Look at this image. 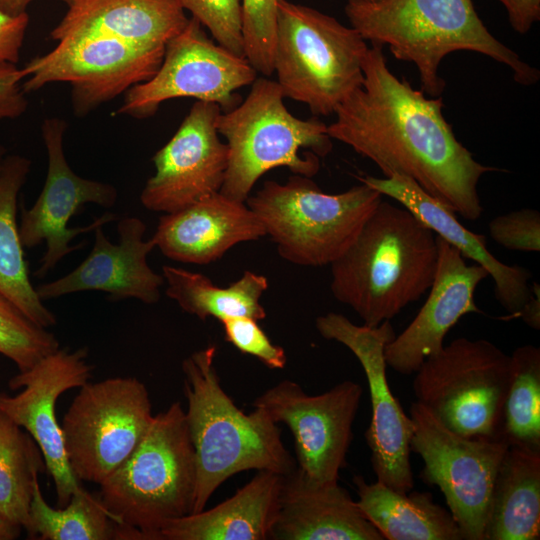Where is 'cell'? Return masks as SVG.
Segmentation results:
<instances>
[{
    "label": "cell",
    "mask_w": 540,
    "mask_h": 540,
    "mask_svg": "<svg viewBox=\"0 0 540 540\" xmlns=\"http://www.w3.org/2000/svg\"><path fill=\"white\" fill-rule=\"evenodd\" d=\"M362 70L363 84L335 110L329 136L371 160L384 177H408L455 214L480 218L478 183L499 169L476 161L458 141L441 97L427 98L390 71L383 46H369Z\"/></svg>",
    "instance_id": "1"
},
{
    "label": "cell",
    "mask_w": 540,
    "mask_h": 540,
    "mask_svg": "<svg viewBox=\"0 0 540 540\" xmlns=\"http://www.w3.org/2000/svg\"><path fill=\"white\" fill-rule=\"evenodd\" d=\"M437 261V235L405 207L382 199L330 264V289L363 325L376 327L429 290Z\"/></svg>",
    "instance_id": "2"
},
{
    "label": "cell",
    "mask_w": 540,
    "mask_h": 540,
    "mask_svg": "<svg viewBox=\"0 0 540 540\" xmlns=\"http://www.w3.org/2000/svg\"><path fill=\"white\" fill-rule=\"evenodd\" d=\"M210 345L182 362L185 418L196 462L192 513L202 511L212 494L229 477L246 470L287 475L297 467L285 448L281 429L267 412L246 414L222 388Z\"/></svg>",
    "instance_id": "3"
},
{
    "label": "cell",
    "mask_w": 540,
    "mask_h": 540,
    "mask_svg": "<svg viewBox=\"0 0 540 540\" xmlns=\"http://www.w3.org/2000/svg\"><path fill=\"white\" fill-rule=\"evenodd\" d=\"M345 13L351 27L370 44L387 45L396 59L413 63L421 91L431 97L444 91L440 64L456 51L481 53L508 66L521 85L539 80L538 69L489 32L472 0L348 2Z\"/></svg>",
    "instance_id": "4"
},
{
    "label": "cell",
    "mask_w": 540,
    "mask_h": 540,
    "mask_svg": "<svg viewBox=\"0 0 540 540\" xmlns=\"http://www.w3.org/2000/svg\"><path fill=\"white\" fill-rule=\"evenodd\" d=\"M277 81L259 77L238 106L221 112L216 121L226 139L228 166L220 193L245 202L258 179L276 167L313 177L320 158L332 150L327 125L317 116L307 120L291 114Z\"/></svg>",
    "instance_id": "5"
},
{
    "label": "cell",
    "mask_w": 540,
    "mask_h": 540,
    "mask_svg": "<svg viewBox=\"0 0 540 540\" xmlns=\"http://www.w3.org/2000/svg\"><path fill=\"white\" fill-rule=\"evenodd\" d=\"M100 488L113 521L145 540H161L165 523L192 513L196 462L180 402L154 415L142 441Z\"/></svg>",
    "instance_id": "6"
},
{
    "label": "cell",
    "mask_w": 540,
    "mask_h": 540,
    "mask_svg": "<svg viewBox=\"0 0 540 540\" xmlns=\"http://www.w3.org/2000/svg\"><path fill=\"white\" fill-rule=\"evenodd\" d=\"M383 195L360 183L338 194L309 177L264 182L245 203L275 243L279 255L300 266L330 265L353 243Z\"/></svg>",
    "instance_id": "7"
},
{
    "label": "cell",
    "mask_w": 540,
    "mask_h": 540,
    "mask_svg": "<svg viewBox=\"0 0 540 540\" xmlns=\"http://www.w3.org/2000/svg\"><path fill=\"white\" fill-rule=\"evenodd\" d=\"M367 41L353 27L314 8L278 0L273 57L285 97L314 116H329L362 86Z\"/></svg>",
    "instance_id": "8"
},
{
    "label": "cell",
    "mask_w": 540,
    "mask_h": 540,
    "mask_svg": "<svg viewBox=\"0 0 540 540\" xmlns=\"http://www.w3.org/2000/svg\"><path fill=\"white\" fill-rule=\"evenodd\" d=\"M509 378V355L488 340L460 337L424 360L413 391L416 402L455 433L502 438Z\"/></svg>",
    "instance_id": "9"
},
{
    "label": "cell",
    "mask_w": 540,
    "mask_h": 540,
    "mask_svg": "<svg viewBox=\"0 0 540 540\" xmlns=\"http://www.w3.org/2000/svg\"><path fill=\"white\" fill-rule=\"evenodd\" d=\"M153 417L149 392L135 377L81 386L61 426L75 477L100 485L136 449Z\"/></svg>",
    "instance_id": "10"
},
{
    "label": "cell",
    "mask_w": 540,
    "mask_h": 540,
    "mask_svg": "<svg viewBox=\"0 0 540 540\" xmlns=\"http://www.w3.org/2000/svg\"><path fill=\"white\" fill-rule=\"evenodd\" d=\"M410 417L411 451L424 463L423 481L439 487L464 540H484L492 487L508 443L461 436L416 401Z\"/></svg>",
    "instance_id": "11"
},
{
    "label": "cell",
    "mask_w": 540,
    "mask_h": 540,
    "mask_svg": "<svg viewBox=\"0 0 540 540\" xmlns=\"http://www.w3.org/2000/svg\"><path fill=\"white\" fill-rule=\"evenodd\" d=\"M257 73L244 56L214 42L201 23L191 17L167 42L156 74L128 89L116 113L148 118L163 102L179 97L213 102L221 112H227L242 101L236 91L251 85Z\"/></svg>",
    "instance_id": "12"
},
{
    "label": "cell",
    "mask_w": 540,
    "mask_h": 540,
    "mask_svg": "<svg viewBox=\"0 0 540 540\" xmlns=\"http://www.w3.org/2000/svg\"><path fill=\"white\" fill-rule=\"evenodd\" d=\"M164 51L109 36H68L21 68L25 76L22 87L30 93L49 83L67 82L71 85L74 114L85 117L131 87L151 79L162 63Z\"/></svg>",
    "instance_id": "13"
},
{
    "label": "cell",
    "mask_w": 540,
    "mask_h": 540,
    "mask_svg": "<svg viewBox=\"0 0 540 540\" xmlns=\"http://www.w3.org/2000/svg\"><path fill=\"white\" fill-rule=\"evenodd\" d=\"M315 325L323 338L346 346L365 372L372 408L365 439L377 481L401 493L412 491L413 422L393 395L386 375L385 347L396 335L392 324L356 325L342 314L329 312L317 317Z\"/></svg>",
    "instance_id": "14"
},
{
    "label": "cell",
    "mask_w": 540,
    "mask_h": 540,
    "mask_svg": "<svg viewBox=\"0 0 540 540\" xmlns=\"http://www.w3.org/2000/svg\"><path fill=\"white\" fill-rule=\"evenodd\" d=\"M362 393L361 385L350 380L319 395H308L296 382L283 380L252 405L289 428L300 471L315 481L333 482L346 466Z\"/></svg>",
    "instance_id": "15"
},
{
    "label": "cell",
    "mask_w": 540,
    "mask_h": 540,
    "mask_svg": "<svg viewBox=\"0 0 540 540\" xmlns=\"http://www.w3.org/2000/svg\"><path fill=\"white\" fill-rule=\"evenodd\" d=\"M67 123L58 117H48L41 130L48 154V170L43 189L30 209H22L19 236L23 248H33L46 242V252L41 259L37 277H44L66 255L82 248L70 244L81 233L114 221L113 213L103 216L84 227L69 228L72 216L85 203L110 208L118 197L116 188L108 183L78 176L66 161L63 137Z\"/></svg>",
    "instance_id": "16"
},
{
    "label": "cell",
    "mask_w": 540,
    "mask_h": 540,
    "mask_svg": "<svg viewBox=\"0 0 540 540\" xmlns=\"http://www.w3.org/2000/svg\"><path fill=\"white\" fill-rule=\"evenodd\" d=\"M87 356V348L74 351L59 348L10 379L9 387L23 388L20 393L13 396L0 393V410L24 428L39 447L60 507L68 504L81 485L68 462L55 406L61 394L80 388L91 378L93 367L87 363Z\"/></svg>",
    "instance_id": "17"
},
{
    "label": "cell",
    "mask_w": 540,
    "mask_h": 540,
    "mask_svg": "<svg viewBox=\"0 0 540 540\" xmlns=\"http://www.w3.org/2000/svg\"><path fill=\"white\" fill-rule=\"evenodd\" d=\"M220 107L196 101L173 137L153 156L155 173L141 194L151 211L172 213L219 192L228 166V146L216 127Z\"/></svg>",
    "instance_id": "18"
},
{
    "label": "cell",
    "mask_w": 540,
    "mask_h": 540,
    "mask_svg": "<svg viewBox=\"0 0 540 540\" xmlns=\"http://www.w3.org/2000/svg\"><path fill=\"white\" fill-rule=\"evenodd\" d=\"M438 261L427 299L411 323L385 347L388 366L403 375L415 373L424 360L444 346L449 330L466 314L482 313L475 291L489 275L468 265L460 252L437 236Z\"/></svg>",
    "instance_id": "19"
},
{
    "label": "cell",
    "mask_w": 540,
    "mask_h": 540,
    "mask_svg": "<svg viewBox=\"0 0 540 540\" xmlns=\"http://www.w3.org/2000/svg\"><path fill=\"white\" fill-rule=\"evenodd\" d=\"M117 230L120 242L113 244L98 226L87 258L67 275L36 287L40 299L99 290L113 300L136 298L146 304L157 303L164 277L148 265L147 256L155 244L152 239L143 240L146 225L139 218L125 217L118 222Z\"/></svg>",
    "instance_id": "20"
},
{
    "label": "cell",
    "mask_w": 540,
    "mask_h": 540,
    "mask_svg": "<svg viewBox=\"0 0 540 540\" xmlns=\"http://www.w3.org/2000/svg\"><path fill=\"white\" fill-rule=\"evenodd\" d=\"M264 236L261 222L245 202L216 192L162 215L151 239L172 260L205 265L239 243Z\"/></svg>",
    "instance_id": "21"
},
{
    "label": "cell",
    "mask_w": 540,
    "mask_h": 540,
    "mask_svg": "<svg viewBox=\"0 0 540 540\" xmlns=\"http://www.w3.org/2000/svg\"><path fill=\"white\" fill-rule=\"evenodd\" d=\"M358 180L383 196L396 200L408 209L437 236L456 248L460 254L483 267L494 282L498 303L513 317H517L532 296L529 285L531 273L518 265L498 260L488 250L486 237L464 227L456 214L426 193L415 181L401 176L378 178L358 176Z\"/></svg>",
    "instance_id": "22"
},
{
    "label": "cell",
    "mask_w": 540,
    "mask_h": 540,
    "mask_svg": "<svg viewBox=\"0 0 540 540\" xmlns=\"http://www.w3.org/2000/svg\"><path fill=\"white\" fill-rule=\"evenodd\" d=\"M274 540H383L346 489L318 482L297 467L284 475Z\"/></svg>",
    "instance_id": "23"
},
{
    "label": "cell",
    "mask_w": 540,
    "mask_h": 540,
    "mask_svg": "<svg viewBox=\"0 0 540 540\" xmlns=\"http://www.w3.org/2000/svg\"><path fill=\"white\" fill-rule=\"evenodd\" d=\"M188 20L178 0H73L50 36L59 41L95 34L147 49H165Z\"/></svg>",
    "instance_id": "24"
},
{
    "label": "cell",
    "mask_w": 540,
    "mask_h": 540,
    "mask_svg": "<svg viewBox=\"0 0 540 540\" xmlns=\"http://www.w3.org/2000/svg\"><path fill=\"white\" fill-rule=\"evenodd\" d=\"M284 475L259 470L236 493L209 509L165 523L161 540H266L278 515Z\"/></svg>",
    "instance_id": "25"
},
{
    "label": "cell",
    "mask_w": 540,
    "mask_h": 540,
    "mask_svg": "<svg viewBox=\"0 0 540 540\" xmlns=\"http://www.w3.org/2000/svg\"><path fill=\"white\" fill-rule=\"evenodd\" d=\"M540 451L509 445L493 483L484 540H538Z\"/></svg>",
    "instance_id": "26"
},
{
    "label": "cell",
    "mask_w": 540,
    "mask_h": 540,
    "mask_svg": "<svg viewBox=\"0 0 540 540\" xmlns=\"http://www.w3.org/2000/svg\"><path fill=\"white\" fill-rule=\"evenodd\" d=\"M357 505L387 540H462L450 511L434 501L430 492H398L361 475L353 478Z\"/></svg>",
    "instance_id": "27"
},
{
    "label": "cell",
    "mask_w": 540,
    "mask_h": 540,
    "mask_svg": "<svg viewBox=\"0 0 540 540\" xmlns=\"http://www.w3.org/2000/svg\"><path fill=\"white\" fill-rule=\"evenodd\" d=\"M31 161L22 155H6L0 165V292L37 325L56 324L55 315L44 306L29 278L16 220L21 188Z\"/></svg>",
    "instance_id": "28"
},
{
    "label": "cell",
    "mask_w": 540,
    "mask_h": 540,
    "mask_svg": "<svg viewBox=\"0 0 540 540\" xmlns=\"http://www.w3.org/2000/svg\"><path fill=\"white\" fill-rule=\"evenodd\" d=\"M166 295L180 308L201 320L215 317L220 322L234 317L256 321L266 317L260 298L268 288L267 278L245 271L228 287H218L205 275L169 265L162 267Z\"/></svg>",
    "instance_id": "29"
},
{
    "label": "cell",
    "mask_w": 540,
    "mask_h": 540,
    "mask_svg": "<svg viewBox=\"0 0 540 540\" xmlns=\"http://www.w3.org/2000/svg\"><path fill=\"white\" fill-rule=\"evenodd\" d=\"M29 520L27 532L41 540H108L118 535L119 524L113 521L100 497L81 486L66 506L55 509L44 499L36 479Z\"/></svg>",
    "instance_id": "30"
},
{
    "label": "cell",
    "mask_w": 540,
    "mask_h": 540,
    "mask_svg": "<svg viewBox=\"0 0 540 540\" xmlns=\"http://www.w3.org/2000/svg\"><path fill=\"white\" fill-rule=\"evenodd\" d=\"M42 459L33 438L0 410V511L26 530Z\"/></svg>",
    "instance_id": "31"
},
{
    "label": "cell",
    "mask_w": 540,
    "mask_h": 540,
    "mask_svg": "<svg viewBox=\"0 0 540 540\" xmlns=\"http://www.w3.org/2000/svg\"><path fill=\"white\" fill-rule=\"evenodd\" d=\"M501 436L511 446L540 451V349L531 344L510 356Z\"/></svg>",
    "instance_id": "32"
},
{
    "label": "cell",
    "mask_w": 540,
    "mask_h": 540,
    "mask_svg": "<svg viewBox=\"0 0 540 540\" xmlns=\"http://www.w3.org/2000/svg\"><path fill=\"white\" fill-rule=\"evenodd\" d=\"M59 348L53 333L34 323L0 292V354L25 371Z\"/></svg>",
    "instance_id": "33"
},
{
    "label": "cell",
    "mask_w": 540,
    "mask_h": 540,
    "mask_svg": "<svg viewBox=\"0 0 540 540\" xmlns=\"http://www.w3.org/2000/svg\"><path fill=\"white\" fill-rule=\"evenodd\" d=\"M244 56L265 77L274 73L278 0H241Z\"/></svg>",
    "instance_id": "34"
},
{
    "label": "cell",
    "mask_w": 540,
    "mask_h": 540,
    "mask_svg": "<svg viewBox=\"0 0 540 540\" xmlns=\"http://www.w3.org/2000/svg\"><path fill=\"white\" fill-rule=\"evenodd\" d=\"M178 1L184 10L191 12V17L210 31L219 45L244 56L241 0Z\"/></svg>",
    "instance_id": "35"
},
{
    "label": "cell",
    "mask_w": 540,
    "mask_h": 540,
    "mask_svg": "<svg viewBox=\"0 0 540 540\" xmlns=\"http://www.w3.org/2000/svg\"><path fill=\"white\" fill-rule=\"evenodd\" d=\"M225 340L243 354L254 356L270 369H283L287 363L285 350L271 342L257 321L234 317L221 321Z\"/></svg>",
    "instance_id": "36"
},
{
    "label": "cell",
    "mask_w": 540,
    "mask_h": 540,
    "mask_svg": "<svg viewBox=\"0 0 540 540\" xmlns=\"http://www.w3.org/2000/svg\"><path fill=\"white\" fill-rule=\"evenodd\" d=\"M488 229L491 238L506 249L540 251V212L536 209L523 208L496 216Z\"/></svg>",
    "instance_id": "37"
},
{
    "label": "cell",
    "mask_w": 540,
    "mask_h": 540,
    "mask_svg": "<svg viewBox=\"0 0 540 540\" xmlns=\"http://www.w3.org/2000/svg\"><path fill=\"white\" fill-rule=\"evenodd\" d=\"M24 78L22 69L16 64L0 62V120L20 117L26 111Z\"/></svg>",
    "instance_id": "38"
},
{
    "label": "cell",
    "mask_w": 540,
    "mask_h": 540,
    "mask_svg": "<svg viewBox=\"0 0 540 540\" xmlns=\"http://www.w3.org/2000/svg\"><path fill=\"white\" fill-rule=\"evenodd\" d=\"M28 23L27 13L19 16L0 13V62H18Z\"/></svg>",
    "instance_id": "39"
},
{
    "label": "cell",
    "mask_w": 540,
    "mask_h": 540,
    "mask_svg": "<svg viewBox=\"0 0 540 540\" xmlns=\"http://www.w3.org/2000/svg\"><path fill=\"white\" fill-rule=\"evenodd\" d=\"M506 8L511 27L527 33L540 20V0H498Z\"/></svg>",
    "instance_id": "40"
},
{
    "label": "cell",
    "mask_w": 540,
    "mask_h": 540,
    "mask_svg": "<svg viewBox=\"0 0 540 540\" xmlns=\"http://www.w3.org/2000/svg\"><path fill=\"white\" fill-rule=\"evenodd\" d=\"M532 296L519 311L517 317L534 330L540 329V286L534 282Z\"/></svg>",
    "instance_id": "41"
},
{
    "label": "cell",
    "mask_w": 540,
    "mask_h": 540,
    "mask_svg": "<svg viewBox=\"0 0 540 540\" xmlns=\"http://www.w3.org/2000/svg\"><path fill=\"white\" fill-rule=\"evenodd\" d=\"M34 0H0V13H4L10 16H19L27 13V7ZM67 5L71 4L73 0H59Z\"/></svg>",
    "instance_id": "42"
},
{
    "label": "cell",
    "mask_w": 540,
    "mask_h": 540,
    "mask_svg": "<svg viewBox=\"0 0 540 540\" xmlns=\"http://www.w3.org/2000/svg\"><path fill=\"white\" fill-rule=\"evenodd\" d=\"M21 528L0 511V540L16 539L20 535Z\"/></svg>",
    "instance_id": "43"
},
{
    "label": "cell",
    "mask_w": 540,
    "mask_h": 540,
    "mask_svg": "<svg viewBox=\"0 0 540 540\" xmlns=\"http://www.w3.org/2000/svg\"><path fill=\"white\" fill-rule=\"evenodd\" d=\"M5 156H6V149L3 145H0V165Z\"/></svg>",
    "instance_id": "44"
},
{
    "label": "cell",
    "mask_w": 540,
    "mask_h": 540,
    "mask_svg": "<svg viewBox=\"0 0 540 540\" xmlns=\"http://www.w3.org/2000/svg\"><path fill=\"white\" fill-rule=\"evenodd\" d=\"M378 0H348V2H375Z\"/></svg>",
    "instance_id": "45"
}]
</instances>
